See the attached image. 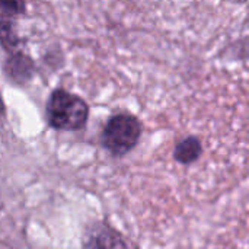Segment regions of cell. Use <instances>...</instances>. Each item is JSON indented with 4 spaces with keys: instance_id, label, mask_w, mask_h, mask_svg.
I'll list each match as a JSON object with an SVG mask.
<instances>
[{
    "instance_id": "obj_1",
    "label": "cell",
    "mask_w": 249,
    "mask_h": 249,
    "mask_svg": "<svg viewBox=\"0 0 249 249\" xmlns=\"http://www.w3.org/2000/svg\"><path fill=\"white\" fill-rule=\"evenodd\" d=\"M45 114L53 128L77 131L85 127L89 118V107L80 96L63 88H57L47 101Z\"/></svg>"
},
{
    "instance_id": "obj_2",
    "label": "cell",
    "mask_w": 249,
    "mask_h": 249,
    "mask_svg": "<svg viewBox=\"0 0 249 249\" xmlns=\"http://www.w3.org/2000/svg\"><path fill=\"white\" fill-rule=\"evenodd\" d=\"M142 125L137 117L125 112H118L109 117L104 125L101 140L102 146L114 156H124L131 152L139 143Z\"/></svg>"
},
{
    "instance_id": "obj_3",
    "label": "cell",
    "mask_w": 249,
    "mask_h": 249,
    "mask_svg": "<svg viewBox=\"0 0 249 249\" xmlns=\"http://www.w3.org/2000/svg\"><path fill=\"white\" fill-rule=\"evenodd\" d=\"M85 249H128L123 238L109 226L93 225L85 239Z\"/></svg>"
},
{
    "instance_id": "obj_4",
    "label": "cell",
    "mask_w": 249,
    "mask_h": 249,
    "mask_svg": "<svg viewBox=\"0 0 249 249\" xmlns=\"http://www.w3.org/2000/svg\"><path fill=\"white\" fill-rule=\"evenodd\" d=\"M201 152L203 149H201V142L198 140V137L190 136L177 143L175 150H174V158L178 163L190 165V163H194L200 158Z\"/></svg>"
},
{
    "instance_id": "obj_5",
    "label": "cell",
    "mask_w": 249,
    "mask_h": 249,
    "mask_svg": "<svg viewBox=\"0 0 249 249\" xmlns=\"http://www.w3.org/2000/svg\"><path fill=\"white\" fill-rule=\"evenodd\" d=\"M7 73L10 77L16 80L28 79L32 74V61L28 55H23L22 53L13 54L9 57V66Z\"/></svg>"
}]
</instances>
